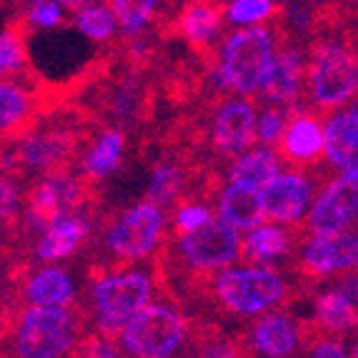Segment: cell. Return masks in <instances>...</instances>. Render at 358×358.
<instances>
[{
	"mask_svg": "<svg viewBox=\"0 0 358 358\" xmlns=\"http://www.w3.org/2000/svg\"><path fill=\"white\" fill-rule=\"evenodd\" d=\"M306 85L313 106L323 113L358 96V20L343 41L323 36L310 43Z\"/></svg>",
	"mask_w": 358,
	"mask_h": 358,
	"instance_id": "cell-1",
	"label": "cell"
},
{
	"mask_svg": "<svg viewBox=\"0 0 358 358\" xmlns=\"http://www.w3.org/2000/svg\"><path fill=\"white\" fill-rule=\"evenodd\" d=\"M85 318L73 306L68 308H30L10 326L15 358H68L83 343Z\"/></svg>",
	"mask_w": 358,
	"mask_h": 358,
	"instance_id": "cell-2",
	"label": "cell"
},
{
	"mask_svg": "<svg viewBox=\"0 0 358 358\" xmlns=\"http://www.w3.org/2000/svg\"><path fill=\"white\" fill-rule=\"evenodd\" d=\"M275 58V38L266 25L241 28L223 41L215 68V83L231 93H258Z\"/></svg>",
	"mask_w": 358,
	"mask_h": 358,
	"instance_id": "cell-3",
	"label": "cell"
},
{
	"mask_svg": "<svg viewBox=\"0 0 358 358\" xmlns=\"http://www.w3.org/2000/svg\"><path fill=\"white\" fill-rule=\"evenodd\" d=\"M213 296L236 316H266L286 303L288 283L271 266H238L215 275Z\"/></svg>",
	"mask_w": 358,
	"mask_h": 358,
	"instance_id": "cell-4",
	"label": "cell"
},
{
	"mask_svg": "<svg viewBox=\"0 0 358 358\" xmlns=\"http://www.w3.org/2000/svg\"><path fill=\"white\" fill-rule=\"evenodd\" d=\"M153 281L143 271H110L93 281V306L98 316V331L118 341L120 331L148 306Z\"/></svg>",
	"mask_w": 358,
	"mask_h": 358,
	"instance_id": "cell-5",
	"label": "cell"
},
{
	"mask_svg": "<svg viewBox=\"0 0 358 358\" xmlns=\"http://www.w3.org/2000/svg\"><path fill=\"white\" fill-rule=\"evenodd\" d=\"M188 329L173 306L148 303L120 331V348L131 358H173L183 346Z\"/></svg>",
	"mask_w": 358,
	"mask_h": 358,
	"instance_id": "cell-6",
	"label": "cell"
},
{
	"mask_svg": "<svg viewBox=\"0 0 358 358\" xmlns=\"http://www.w3.org/2000/svg\"><path fill=\"white\" fill-rule=\"evenodd\" d=\"M176 258L188 273L208 278L228 271L238 258H243V243L236 228H231L221 218H213L203 228L188 236H178Z\"/></svg>",
	"mask_w": 358,
	"mask_h": 358,
	"instance_id": "cell-7",
	"label": "cell"
},
{
	"mask_svg": "<svg viewBox=\"0 0 358 358\" xmlns=\"http://www.w3.org/2000/svg\"><path fill=\"white\" fill-rule=\"evenodd\" d=\"M85 196H88L85 178H78L71 171L43 176L25 193V210H28L25 215H28L30 226L43 228V233H45L60 218L76 215V210L83 206Z\"/></svg>",
	"mask_w": 358,
	"mask_h": 358,
	"instance_id": "cell-8",
	"label": "cell"
},
{
	"mask_svg": "<svg viewBox=\"0 0 358 358\" xmlns=\"http://www.w3.org/2000/svg\"><path fill=\"white\" fill-rule=\"evenodd\" d=\"M358 221V168L343 171L326 183L310 206L306 218V233L310 236H334L343 233Z\"/></svg>",
	"mask_w": 358,
	"mask_h": 358,
	"instance_id": "cell-9",
	"label": "cell"
},
{
	"mask_svg": "<svg viewBox=\"0 0 358 358\" xmlns=\"http://www.w3.org/2000/svg\"><path fill=\"white\" fill-rule=\"evenodd\" d=\"M166 215L153 203H138L131 210L120 215V221L113 223L108 231V248L118 261H141L148 258L158 248L163 238Z\"/></svg>",
	"mask_w": 358,
	"mask_h": 358,
	"instance_id": "cell-10",
	"label": "cell"
},
{
	"mask_svg": "<svg viewBox=\"0 0 358 358\" xmlns=\"http://www.w3.org/2000/svg\"><path fill=\"white\" fill-rule=\"evenodd\" d=\"M299 273L308 281H326L334 273H358V231L310 236L301 251Z\"/></svg>",
	"mask_w": 358,
	"mask_h": 358,
	"instance_id": "cell-11",
	"label": "cell"
},
{
	"mask_svg": "<svg viewBox=\"0 0 358 358\" xmlns=\"http://www.w3.org/2000/svg\"><path fill=\"white\" fill-rule=\"evenodd\" d=\"M266 218L278 226L296 228L310 213V198H313V178L308 171H286L268 188L261 191Z\"/></svg>",
	"mask_w": 358,
	"mask_h": 358,
	"instance_id": "cell-12",
	"label": "cell"
},
{
	"mask_svg": "<svg viewBox=\"0 0 358 358\" xmlns=\"http://www.w3.org/2000/svg\"><path fill=\"white\" fill-rule=\"evenodd\" d=\"M245 343L256 358H293L301 348L308 346L306 323L296 321L283 310H273L253 323Z\"/></svg>",
	"mask_w": 358,
	"mask_h": 358,
	"instance_id": "cell-13",
	"label": "cell"
},
{
	"mask_svg": "<svg viewBox=\"0 0 358 358\" xmlns=\"http://www.w3.org/2000/svg\"><path fill=\"white\" fill-rule=\"evenodd\" d=\"M258 138L256 108L251 101H226L215 108L213 123H210V141L221 155H243L248 153Z\"/></svg>",
	"mask_w": 358,
	"mask_h": 358,
	"instance_id": "cell-14",
	"label": "cell"
},
{
	"mask_svg": "<svg viewBox=\"0 0 358 358\" xmlns=\"http://www.w3.org/2000/svg\"><path fill=\"white\" fill-rule=\"evenodd\" d=\"M323 148H326V138H323L321 120L308 113L303 106L288 108V126L278 143V155H283L281 161L313 168Z\"/></svg>",
	"mask_w": 358,
	"mask_h": 358,
	"instance_id": "cell-15",
	"label": "cell"
},
{
	"mask_svg": "<svg viewBox=\"0 0 358 358\" xmlns=\"http://www.w3.org/2000/svg\"><path fill=\"white\" fill-rule=\"evenodd\" d=\"M303 53L299 50V45L281 43V48L275 53L273 63L268 68V76H266L258 93H261L263 101L271 103V108H293L299 103L301 90H303Z\"/></svg>",
	"mask_w": 358,
	"mask_h": 358,
	"instance_id": "cell-16",
	"label": "cell"
},
{
	"mask_svg": "<svg viewBox=\"0 0 358 358\" xmlns=\"http://www.w3.org/2000/svg\"><path fill=\"white\" fill-rule=\"evenodd\" d=\"M38 96L18 80H0V143L18 141L36 123Z\"/></svg>",
	"mask_w": 358,
	"mask_h": 358,
	"instance_id": "cell-17",
	"label": "cell"
},
{
	"mask_svg": "<svg viewBox=\"0 0 358 358\" xmlns=\"http://www.w3.org/2000/svg\"><path fill=\"white\" fill-rule=\"evenodd\" d=\"M326 158L334 168L353 171L358 168V110H341L323 126Z\"/></svg>",
	"mask_w": 358,
	"mask_h": 358,
	"instance_id": "cell-18",
	"label": "cell"
},
{
	"mask_svg": "<svg viewBox=\"0 0 358 358\" xmlns=\"http://www.w3.org/2000/svg\"><path fill=\"white\" fill-rule=\"evenodd\" d=\"M218 218L226 221L236 231H248L263 226L266 210H263L261 191L245 188V185L228 183L218 196Z\"/></svg>",
	"mask_w": 358,
	"mask_h": 358,
	"instance_id": "cell-19",
	"label": "cell"
},
{
	"mask_svg": "<svg viewBox=\"0 0 358 358\" xmlns=\"http://www.w3.org/2000/svg\"><path fill=\"white\" fill-rule=\"evenodd\" d=\"M308 326L323 336H341L358 329V303L336 286H331L329 291L316 296L313 321H308Z\"/></svg>",
	"mask_w": 358,
	"mask_h": 358,
	"instance_id": "cell-20",
	"label": "cell"
},
{
	"mask_svg": "<svg viewBox=\"0 0 358 358\" xmlns=\"http://www.w3.org/2000/svg\"><path fill=\"white\" fill-rule=\"evenodd\" d=\"M228 3H188L178 13V30L196 50H208L221 33Z\"/></svg>",
	"mask_w": 358,
	"mask_h": 358,
	"instance_id": "cell-21",
	"label": "cell"
},
{
	"mask_svg": "<svg viewBox=\"0 0 358 358\" xmlns=\"http://www.w3.org/2000/svg\"><path fill=\"white\" fill-rule=\"evenodd\" d=\"M281 158L271 148H251L248 153L233 158L228 168V178L236 185H245L253 191L268 188L278 176H281Z\"/></svg>",
	"mask_w": 358,
	"mask_h": 358,
	"instance_id": "cell-22",
	"label": "cell"
},
{
	"mask_svg": "<svg viewBox=\"0 0 358 358\" xmlns=\"http://www.w3.org/2000/svg\"><path fill=\"white\" fill-rule=\"evenodd\" d=\"M90 233V223L80 215H68V218H60L55 226H50L48 231L43 233V238L36 245V256L38 261H63V258H71L73 253L80 248Z\"/></svg>",
	"mask_w": 358,
	"mask_h": 358,
	"instance_id": "cell-23",
	"label": "cell"
},
{
	"mask_svg": "<svg viewBox=\"0 0 358 358\" xmlns=\"http://www.w3.org/2000/svg\"><path fill=\"white\" fill-rule=\"evenodd\" d=\"M73 296L76 291L71 275L55 266L33 271L25 283V299L38 308H68L73 306Z\"/></svg>",
	"mask_w": 358,
	"mask_h": 358,
	"instance_id": "cell-24",
	"label": "cell"
},
{
	"mask_svg": "<svg viewBox=\"0 0 358 358\" xmlns=\"http://www.w3.org/2000/svg\"><path fill=\"white\" fill-rule=\"evenodd\" d=\"M296 243L293 228L278 226V223H263V226L253 228L243 241V258L256 263V266H266L271 261L288 256Z\"/></svg>",
	"mask_w": 358,
	"mask_h": 358,
	"instance_id": "cell-25",
	"label": "cell"
},
{
	"mask_svg": "<svg viewBox=\"0 0 358 358\" xmlns=\"http://www.w3.org/2000/svg\"><path fill=\"white\" fill-rule=\"evenodd\" d=\"M193 171L183 163H173V161H163L153 168L148 180V191H145V198L148 203L153 206H171V203H185L188 196H185V188L191 183Z\"/></svg>",
	"mask_w": 358,
	"mask_h": 358,
	"instance_id": "cell-26",
	"label": "cell"
},
{
	"mask_svg": "<svg viewBox=\"0 0 358 358\" xmlns=\"http://www.w3.org/2000/svg\"><path fill=\"white\" fill-rule=\"evenodd\" d=\"M123 150H126V133L118 128H110L101 136L98 143H93V148L88 150L83 161L85 178L101 180L113 176L118 171L120 161H123Z\"/></svg>",
	"mask_w": 358,
	"mask_h": 358,
	"instance_id": "cell-27",
	"label": "cell"
},
{
	"mask_svg": "<svg viewBox=\"0 0 358 358\" xmlns=\"http://www.w3.org/2000/svg\"><path fill=\"white\" fill-rule=\"evenodd\" d=\"M25 13L15 15L6 28L0 30V80L18 76L28 68V53H25Z\"/></svg>",
	"mask_w": 358,
	"mask_h": 358,
	"instance_id": "cell-28",
	"label": "cell"
},
{
	"mask_svg": "<svg viewBox=\"0 0 358 358\" xmlns=\"http://www.w3.org/2000/svg\"><path fill=\"white\" fill-rule=\"evenodd\" d=\"M73 23L90 41H110L118 33V18L108 3H83L73 15Z\"/></svg>",
	"mask_w": 358,
	"mask_h": 358,
	"instance_id": "cell-29",
	"label": "cell"
},
{
	"mask_svg": "<svg viewBox=\"0 0 358 358\" xmlns=\"http://www.w3.org/2000/svg\"><path fill=\"white\" fill-rule=\"evenodd\" d=\"M108 6L115 13L118 28L126 38H136L138 33H143L150 20L158 18V15H155L158 3H153V0H141V3H133V0H113V3H108Z\"/></svg>",
	"mask_w": 358,
	"mask_h": 358,
	"instance_id": "cell-30",
	"label": "cell"
},
{
	"mask_svg": "<svg viewBox=\"0 0 358 358\" xmlns=\"http://www.w3.org/2000/svg\"><path fill=\"white\" fill-rule=\"evenodd\" d=\"M278 10H283V8L278 3H271V0H236V3L226 6V18L236 25L251 28L266 18H275Z\"/></svg>",
	"mask_w": 358,
	"mask_h": 358,
	"instance_id": "cell-31",
	"label": "cell"
},
{
	"mask_svg": "<svg viewBox=\"0 0 358 358\" xmlns=\"http://www.w3.org/2000/svg\"><path fill=\"white\" fill-rule=\"evenodd\" d=\"M210 221H213V213L206 203H198V201L180 203L176 206L173 213V236H188V233L203 228Z\"/></svg>",
	"mask_w": 358,
	"mask_h": 358,
	"instance_id": "cell-32",
	"label": "cell"
},
{
	"mask_svg": "<svg viewBox=\"0 0 358 358\" xmlns=\"http://www.w3.org/2000/svg\"><path fill=\"white\" fill-rule=\"evenodd\" d=\"M68 18H71V15H68L66 3H53V0H38V3H30L28 10H25L28 25H36V28L66 25Z\"/></svg>",
	"mask_w": 358,
	"mask_h": 358,
	"instance_id": "cell-33",
	"label": "cell"
},
{
	"mask_svg": "<svg viewBox=\"0 0 358 358\" xmlns=\"http://www.w3.org/2000/svg\"><path fill=\"white\" fill-rule=\"evenodd\" d=\"M20 218V191L18 185L13 183L10 176L0 173V228H10L18 226Z\"/></svg>",
	"mask_w": 358,
	"mask_h": 358,
	"instance_id": "cell-34",
	"label": "cell"
},
{
	"mask_svg": "<svg viewBox=\"0 0 358 358\" xmlns=\"http://www.w3.org/2000/svg\"><path fill=\"white\" fill-rule=\"evenodd\" d=\"M286 126H288V110H283V108H266L261 120H258V141L263 143V148L281 143Z\"/></svg>",
	"mask_w": 358,
	"mask_h": 358,
	"instance_id": "cell-35",
	"label": "cell"
},
{
	"mask_svg": "<svg viewBox=\"0 0 358 358\" xmlns=\"http://www.w3.org/2000/svg\"><path fill=\"white\" fill-rule=\"evenodd\" d=\"M306 338H308V358H348V351L343 346V341L336 336H323L316 334L306 321Z\"/></svg>",
	"mask_w": 358,
	"mask_h": 358,
	"instance_id": "cell-36",
	"label": "cell"
},
{
	"mask_svg": "<svg viewBox=\"0 0 358 358\" xmlns=\"http://www.w3.org/2000/svg\"><path fill=\"white\" fill-rule=\"evenodd\" d=\"M351 358H358V341L353 343V351H351Z\"/></svg>",
	"mask_w": 358,
	"mask_h": 358,
	"instance_id": "cell-37",
	"label": "cell"
},
{
	"mask_svg": "<svg viewBox=\"0 0 358 358\" xmlns=\"http://www.w3.org/2000/svg\"><path fill=\"white\" fill-rule=\"evenodd\" d=\"M0 318H3V316H0Z\"/></svg>",
	"mask_w": 358,
	"mask_h": 358,
	"instance_id": "cell-38",
	"label": "cell"
}]
</instances>
